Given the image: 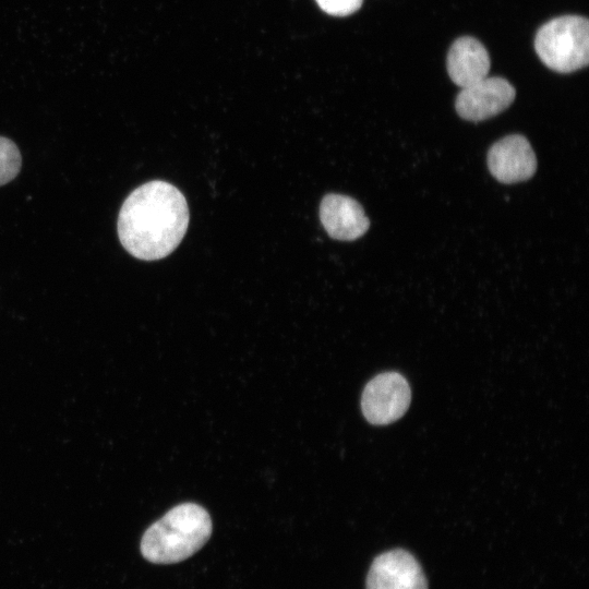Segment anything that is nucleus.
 <instances>
[{"mask_svg":"<svg viewBox=\"0 0 589 589\" xmlns=\"http://www.w3.org/2000/svg\"><path fill=\"white\" fill-rule=\"evenodd\" d=\"M365 589H428V580L411 553L395 549L374 558Z\"/></svg>","mask_w":589,"mask_h":589,"instance_id":"423d86ee","label":"nucleus"},{"mask_svg":"<svg viewBox=\"0 0 589 589\" xmlns=\"http://www.w3.org/2000/svg\"><path fill=\"white\" fill-rule=\"evenodd\" d=\"M410 400L411 390L406 378L397 372H385L365 385L361 408L370 423L383 425L401 418Z\"/></svg>","mask_w":589,"mask_h":589,"instance_id":"20e7f679","label":"nucleus"},{"mask_svg":"<svg viewBox=\"0 0 589 589\" xmlns=\"http://www.w3.org/2000/svg\"><path fill=\"white\" fill-rule=\"evenodd\" d=\"M446 64L452 81L464 88L486 77L490 57L478 39L465 36L453 43Z\"/></svg>","mask_w":589,"mask_h":589,"instance_id":"1a4fd4ad","label":"nucleus"},{"mask_svg":"<svg viewBox=\"0 0 589 589\" xmlns=\"http://www.w3.org/2000/svg\"><path fill=\"white\" fill-rule=\"evenodd\" d=\"M320 218L327 233L336 240L352 241L363 236L370 220L352 197L329 193L320 205Z\"/></svg>","mask_w":589,"mask_h":589,"instance_id":"6e6552de","label":"nucleus"},{"mask_svg":"<svg viewBox=\"0 0 589 589\" xmlns=\"http://www.w3.org/2000/svg\"><path fill=\"white\" fill-rule=\"evenodd\" d=\"M318 7L329 15L347 16L357 12L363 0H315Z\"/></svg>","mask_w":589,"mask_h":589,"instance_id":"9b49d317","label":"nucleus"},{"mask_svg":"<svg viewBox=\"0 0 589 589\" xmlns=\"http://www.w3.org/2000/svg\"><path fill=\"white\" fill-rule=\"evenodd\" d=\"M491 175L502 183L530 179L537 170L536 154L529 141L520 134L507 135L495 142L488 152Z\"/></svg>","mask_w":589,"mask_h":589,"instance_id":"0eeeda50","label":"nucleus"},{"mask_svg":"<svg viewBox=\"0 0 589 589\" xmlns=\"http://www.w3.org/2000/svg\"><path fill=\"white\" fill-rule=\"evenodd\" d=\"M516 91L503 77H484L461 88L455 107L460 118L468 121H482L507 109L515 99Z\"/></svg>","mask_w":589,"mask_h":589,"instance_id":"39448f33","label":"nucleus"},{"mask_svg":"<svg viewBox=\"0 0 589 589\" xmlns=\"http://www.w3.org/2000/svg\"><path fill=\"white\" fill-rule=\"evenodd\" d=\"M189 225L184 195L165 181L136 188L123 202L117 223L123 248L144 261L169 255L181 242Z\"/></svg>","mask_w":589,"mask_h":589,"instance_id":"f257e3e1","label":"nucleus"},{"mask_svg":"<svg viewBox=\"0 0 589 589\" xmlns=\"http://www.w3.org/2000/svg\"><path fill=\"white\" fill-rule=\"evenodd\" d=\"M22 158L15 143L0 136V185L7 184L20 172Z\"/></svg>","mask_w":589,"mask_h":589,"instance_id":"9d476101","label":"nucleus"},{"mask_svg":"<svg viewBox=\"0 0 589 589\" xmlns=\"http://www.w3.org/2000/svg\"><path fill=\"white\" fill-rule=\"evenodd\" d=\"M212 529L205 508L194 503L177 505L144 532L141 553L155 564L184 561L207 542Z\"/></svg>","mask_w":589,"mask_h":589,"instance_id":"f03ea898","label":"nucleus"},{"mask_svg":"<svg viewBox=\"0 0 589 589\" xmlns=\"http://www.w3.org/2000/svg\"><path fill=\"white\" fill-rule=\"evenodd\" d=\"M534 48L551 70L570 73L588 65L589 22L579 15L558 16L537 32Z\"/></svg>","mask_w":589,"mask_h":589,"instance_id":"7ed1b4c3","label":"nucleus"}]
</instances>
